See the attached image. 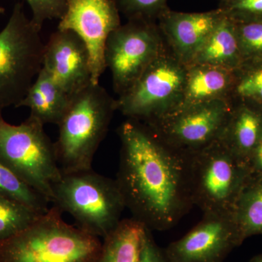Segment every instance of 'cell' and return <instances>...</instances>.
Segmentation results:
<instances>
[{
  "label": "cell",
  "mask_w": 262,
  "mask_h": 262,
  "mask_svg": "<svg viewBox=\"0 0 262 262\" xmlns=\"http://www.w3.org/2000/svg\"><path fill=\"white\" fill-rule=\"evenodd\" d=\"M118 135L121 148L115 180L126 208L151 231L172 228L193 206L188 155L138 120L127 119Z\"/></svg>",
  "instance_id": "cell-1"
},
{
  "label": "cell",
  "mask_w": 262,
  "mask_h": 262,
  "mask_svg": "<svg viewBox=\"0 0 262 262\" xmlns=\"http://www.w3.org/2000/svg\"><path fill=\"white\" fill-rule=\"evenodd\" d=\"M116 99L99 84L91 83L71 96L54 144L62 173L92 169L96 151L107 134Z\"/></svg>",
  "instance_id": "cell-2"
},
{
  "label": "cell",
  "mask_w": 262,
  "mask_h": 262,
  "mask_svg": "<svg viewBox=\"0 0 262 262\" xmlns=\"http://www.w3.org/2000/svg\"><path fill=\"white\" fill-rule=\"evenodd\" d=\"M61 214L53 206L28 228L0 241V262H96L102 241Z\"/></svg>",
  "instance_id": "cell-3"
},
{
  "label": "cell",
  "mask_w": 262,
  "mask_h": 262,
  "mask_svg": "<svg viewBox=\"0 0 262 262\" xmlns=\"http://www.w3.org/2000/svg\"><path fill=\"white\" fill-rule=\"evenodd\" d=\"M53 192V206L72 215L78 228L98 238L116 228L126 208L116 180L93 169L62 173Z\"/></svg>",
  "instance_id": "cell-4"
},
{
  "label": "cell",
  "mask_w": 262,
  "mask_h": 262,
  "mask_svg": "<svg viewBox=\"0 0 262 262\" xmlns=\"http://www.w3.org/2000/svg\"><path fill=\"white\" fill-rule=\"evenodd\" d=\"M40 31L27 18L24 5L15 3L0 32V112L18 108L42 70L45 44Z\"/></svg>",
  "instance_id": "cell-5"
},
{
  "label": "cell",
  "mask_w": 262,
  "mask_h": 262,
  "mask_svg": "<svg viewBox=\"0 0 262 262\" xmlns=\"http://www.w3.org/2000/svg\"><path fill=\"white\" fill-rule=\"evenodd\" d=\"M193 206L203 213L230 214L251 173L246 160L219 141L188 155Z\"/></svg>",
  "instance_id": "cell-6"
},
{
  "label": "cell",
  "mask_w": 262,
  "mask_h": 262,
  "mask_svg": "<svg viewBox=\"0 0 262 262\" xmlns=\"http://www.w3.org/2000/svg\"><path fill=\"white\" fill-rule=\"evenodd\" d=\"M0 161L53 202V187L62 173L54 144L39 120L29 115L20 125H12L0 112Z\"/></svg>",
  "instance_id": "cell-7"
},
{
  "label": "cell",
  "mask_w": 262,
  "mask_h": 262,
  "mask_svg": "<svg viewBox=\"0 0 262 262\" xmlns=\"http://www.w3.org/2000/svg\"><path fill=\"white\" fill-rule=\"evenodd\" d=\"M187 66L166 47L128 91L116 99L117 111L148 123L175 111L182 101Z\"/></svg>",
  "instance_id": "cell-8"
},
{
  "label": "cell",
  "mask_w": 262,
  "mask_h": 262,
  "mask_svg": "<svg viewBox=\"0 0 262 262\" xmlns=\"http://www.w3.org/2000/svg\"><path fill=\"white\" fill-rule=\"evenodd\" d=\"M165 47L156 21L133 19L115 29L105 48L115 93L120 96L128 91Z\"/></svg>",
  "instance_id": "cell-9"
},
{
  "label": "cell",
  "mask_w": 262,
  "mask_h": 262,
  "mask_svg": "<svg viewBox=\"0 0 262 262\" xmlns=\"http://www.w3.org/2000/svg\"><path fill=\"white\" fill-rule=\"evenodd\" d=\"M232 102L215 100L177 110L145 123L170 147L194 154L220 140Z\"/></svg>",
  "instance_id": "cell-10"
},
{
  "label": "cell",
  "mask_w": 262,
  "mask_h": 262,
  "mask_svg": "<svg viewBox=\"0 0 262 262\" xmlns=\"http://www.w3.org/2000/svg\"><path fill=\"white\" fill-rule=\"evenodd\" d=\"M121 25L114 0H67L58 29L75 32L89 50L91 80H99L106 66L105 48L110 34Z\"/></svg>",
  "instance_id": "cell-11"
},
{
  "label": "cell",
  "mask_w": 262,
  "mask_h": 262,
  "mask_svg": "<svg viewBox=\"0 0 262 262\" xmlns=\"http://www.w3.org/2000/svg\"><path fill=\"white\" fill-rule=\"evenodd\" d=\"M243 242L232 213H203L201 222L165 252L171 262H223Z\"/></svg>",
  "instance_id": "cell-12"
},
{
  "label": "cell",
  "mask_w": 262,
  "mask_h": 262,
  "mask_svg": "<svg viewBox=\"0 0 262 262\" xmlns=\"http://www.w3.org/2000/svg\"><path fill=\"white\" fill-rule=\"evenodd\" d=\"M42 68L70 96L92 83L89 50L72 31L57 29L51 34L45 44Z\"/></svg>",
  "instance_id": "cell-13"
},
{
  "label": "cell",
  "mask_w": 262,
  "mask_h": 262,
  "mask_svg": "<svg viewBox=\"0 0 262 262\" xmlns=\"http://www.w3.org/2000/svg\"><path fill=\"white\" fill-rule=\"evenodd\" d=\"M224 16L220 8L203 13H182L168 8L157 23L169 51L183 64L189 66Z\"/></svg>",
  "instance_id": "cell-14"
},
{
  "label": "cell",
  "mask_w": 262,
  "mask_h": 262,
  "mask_svg": "<svg viewBox=\"0 0 262 262\" xmlns=\"http://www.w3.org/2000/svg\"><path fill=\"white\" fill-rule=\"evenodd\" d=\"M232 102V111L220 141L247 162L262 139V104L242 99Z\"/></svg>",
  "instance_id": "cell-15"
},
{
  "label": "cell",
  "mask_w": 262,
  "mask_h": 262,
  "mask_svg": "<svg viewBox=\"0 0 262 262\" xmlns=\"http://www.w3.org/2000/svg\"><path fill=\"white\" fill-rule=\"evenodd\" d=\"M234 80V71L208 65L187 66L182 101L175 111L215 100L231 101Z\"/></svg>",
  "instance_id": "cell-16"
},
{
  "label": "cell",
  "mask_w": 262,
  "mask_h": 262,
  "mask_svg": "<svg viewBox=\"0 0 262 262\" xmlns=\"http://www.w3.org/2000/svg\"><path fill=\"white\" fill-rule=\"evenodd\" d=\"M71 96L42 69L18 107H28L30 116L43 125H58L64 115Z\"/></svg>",
  "instance_id": "cell-17"
},
{
  "label": "cell",
  "mask_w": 262,
  "mask_h": 262,
  "mask_svg": "<svg viewBox=\"0 0 262 262\" xmlns=\"http://www.w3.org/2000/svg\"><path fill=\"white\" fill-rule=\"evenodd\" d=\"M190 64L212 66L232 71L243 64L233 20L226 15L223 17Z\"/></svg>",
  "instance_id": "cell-18"
},
{
  "label": "cell",
  "mask_w": 262,
  "mask_h": 262,
  "mask_svg": "<svg viewBox=\"0 0 262 262\" xmlns=\"http://www.w3.org/2000/svg\"><path fill=\"white\" fill-rule=\"evenodd\" d=\"M146 227L135 219L122 220L103 239L96 262H139L141 241Z\"/></svg>",
  "instance_id": "cell-19"
},
{
  "label": "cell",
  "mask_w": 262,
  "mask_h": 262,
  "mask_svg": "<svg viewBox=\"0 0 262 262\" xmlns=\"http://www.w3.org/2000/svg\"><path fill=\"white\" fill-rule=\"evenodd\" d=\"M232 216L243 241L262 234V178L251 175L236 201Z\"/></svg>",
  "instance_id": "cell-20"
},
{
  "label": "cell",
  "mask_w": 262,
  "mask_h": 262,
  "mask_svg": "<svg viewBox=\"0 0 262 262\" xmlns=\"http://www.w3.org/2000/svg\"><path fill=\"white\" fill-rule=\"evenodd\" d=\"M0 196L20 202L41 213L49 210L46 196L33 189L0 161Z\"/></svg>",
  "instance_id": "cell-21"
},
{
  "label": "cell",
  "mask_w": 262,
  "mask_h": 262,
  "mask_svg": "<svg viewBox=\"0 0 262 262\" xmlns=\"http://www.w3.org/2000/svg\"><path fill=\"white\" fill-rule=\"evenodd\" d=\"M44 213L15 200L0 196V241L28 228Z\"/></svg>",
  "instance_id": "cell-22"
},
{
  "label": "cell",
  "mask_w": 262,
  "mask_h": 262,
  "mask_svg": "<svg viewBox=\"0 0 262 262\" xmlns=\"http://www.w3.org/2000/svg\"><path fill=\"white\" fill-rule=\"evenodd\" d=\"M234 75L231 101L248 100L262 104V61L244 63Z\"/></svg>",
  "instance_id": "cell-23"
},
{
  "label": "cell",
  "mask_w": 262,
  "mask_h": 262,
  "mask_svg": "<svg viewBox=\"0 0 262 262\" xmlns=\"http://www.w3.org/2000/svg\"><path fill=\"white\" fill-rule=\"evenodd\" d=\"M235 28L243 63L262 61V20L235 23Z\"/></svg>",
  "instance_id": "cell-24"
},
{
  "label": "cell",
  "mask_w": 262,
  "mask_h": 262,
  "mask_svg": "<svg viewBox=\"0 0 262 262\" xmlns=\"http://www.w3.org/2000/svg\"><path fill=\"white\" fill-rule=\"evenodd\" d=\"M117 9L127 20L156 21L162 13L168 9V0H114Z\"/></svg>",
  "instance_id": "cell-25"
},
{
  "label": "cell",
  "mask_w": 262,
  "mask_h": 262,
  "mask_svg": "<svg viewBox=\"0 0 262 262\" xmlns=\"http://www.w3.org/2000/svg\"><path fill=\"white\" fill-rule=\"evenodd\" d=\"M218 8L235 23L262 20V0H223Z\"/></svg>",
  "instance_id": "cell-26"
},
{
  "label": "cell",
  "mask_w": 262,
  "mask_h": 262,
  "mask_svg": "<svg viewBox=\"0 0 262 262\" xmlns=\"http://www.w3.org/2000/svg\"><path fill=\"white\" fill-rule=\"evenodd\" d=\"M32 10V23L39 29L48 20L61 19L64 13L67 0H24Z\"/></svg>",
  "instance_id": "cell-27"
},
{
  "label": "cell",
  "mask_w": 262,
  "mask_h": 262,
  "mask_svg": "<svg viewBox=\"0 0 262 262\" xmlns=\"http://www.w3.org/2000/svg\"><path fill=\"white\" fill-rule=\"evenodd\" d=\"M139 262H171L165 250L161 249L155 242L151 231L146 227L141 241Z\"/></svg>",
  "instance_id": "cell-28"
},
{
  "label": "cell",
  "mask_w": 262,
  "mask_h": 262,
  "mask_svg": "<svg viewBox=\"0 0 262 262\" xmlns=\"http://www.w3.org/2000/svg\"><path fill=\"white\" fill-rule=\"evenodd\" d=\"M251 173L262 178V139L247 160Z\"/></svg>",
  "instance_id": "cell-29"
},
{
  "label": "cell",
  "mask_w": 262,
  "mask_h": 262,
  "mask_svg": "<svg viewBox=\"0 0 262 262\" xmlns=\"http://www.w3.org/2000/svg\"><path fill=\"white\" fill-rule=\"evenodd\" d=\"M250 262H262V254L255 256V257H253Z\"/></svg>",
  "instance_id": "cell-30"
},
{
  "label": "cell",
  "mask_w": 262,
  "mask_h": 262,
  "mask_svg": "<svg viewBox=\"0 0 262 262\" xmlns=\"http://www.w3.org/2000/svg\"><path fill=\"white\" fill-rule=\"evenodd\" d=\"M5 9L4 8H3V7L0 6V14H3V13H5Z\"/></svg>",
  "instance_id": "cell-31"
},
{
  "label": "cell",
  "mask_w": 262,
  "mask_h": 262,
  "mask_svg": "<svg viewBox=\"0 0 262 262\" xmlns=\"http://www.w3.org/2000/svg\"><path fill=\"white\" fill-rule=\"evenodd\" d=\"M221 1H223V0H221Z\"/></svg>",
  "instance_id": "cell-32"
}]
</instances>
